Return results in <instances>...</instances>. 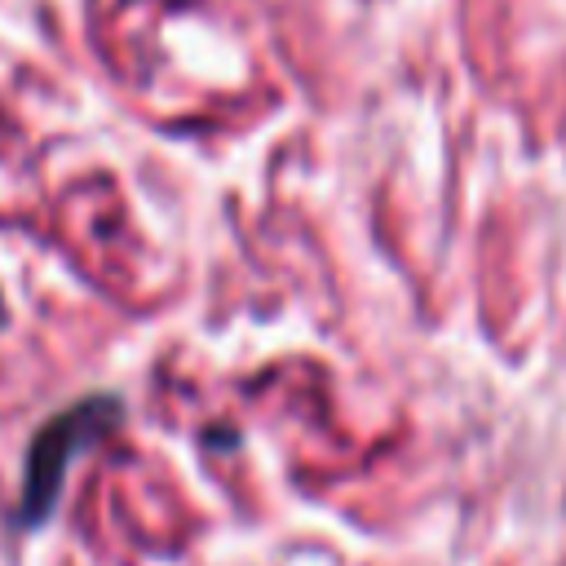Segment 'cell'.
<instances>
[{
	"label": "cell",
	"mask_w": 566,
	"mask_h": 566,
	"mask_svg": "<svg viewBox=\"0 0 566 566\" xmlns=\"http://www.w3.org/2000/svg\"><path fill=\"white\" fill-rule=\"evenodd\" d=\"M0 323H4V305H0Z\"/></svg>",
	"instance_id": "obj_2"
},
{
	"label": "cell",
	"mask_w": 566,
	"mask_h": 566,
	"mask_svg": "<svg viewBox=\"0 0 566 566\" xmlns=\"http://www.w3.org/2000/svg\"><path fill=\"white\" fill-rule=\"evenodd\" d=\"M124 420V402L115 394H88L80 402H71L66 411L49 416L31 447H27V464H22V495H18V526H44L62 500V482L66 469L80 451H88L97 438H106L115 424Z\"/></svg>",
	"instance_id": "obj_1"
}]
</instances>
